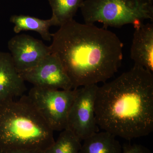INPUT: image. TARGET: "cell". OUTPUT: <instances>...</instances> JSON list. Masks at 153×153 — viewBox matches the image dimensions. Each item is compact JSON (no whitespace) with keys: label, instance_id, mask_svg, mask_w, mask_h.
I'll return each mask as SVG.
<instances>
[{"label":"cell","instance_id":"cell-11","mask_svg":"<svg viewBox=\"0 0 153 153\" xmlns=\"http://www.w3.org/2000/svg\"><path fill=\"white\" fill-rule=\"evenodd\" d=\"M79 153H122V146L116 137L108 132L96 133L83 140Z\"/></svg>","mask_w":153,"mask_h":153},{"label":"cell","instance_id":"cell-12","mask_svg":"<svg viewBox=\"0 0 153 153\" xmlns=\"http://www.w3.org/2000/svg\"><path fill=\"white\" fill-rule=\"evenodd\" d=\"M10 22L14 25V32L19 33L22 31H32L39 33L42 38L50 41L52 34L49 32L51 26H55V21L52 17L47 20H43L26 15H13L10 18Z\"/></svg>","mask_w":153,"mask_h":153},{"label":"cell","instance_id":"cell-10","mask_svg":"<svg viewBox=\"0 0 153 153\" xmlns=\"http://www.w3.org/2000/svg\"><path fill=\"white\" fill-rule=\"evenodd\" d=\"M131 48L134 65L153 71V25L144 23L135 27Z\"/></svg>","mask_w":153,"mask_h":153},{"label":"cell","instance_id":"cell-5","mask_svg":"<svg viewBox=\"0 0 153 153\" xmlns=\"http://www.w3.org/2000/svg\"><path fill=\"white\" fill-rule=\"evenodd\" d=\"M77 88L63 90L33 86L27 96L52 130L62 131L67 127Z\"/></svg>","mask_w":153,"mask_h":153},{"label":"cell","instance_id":"cell-1","mask_svg":"<svg viewBox=\"0 0 153 153\" xmlns=\"http://www.w3.org/2000/svg\"><path fill=\"white\" fill-rule=\"evenodd\" d=\"M52 38L51 53L60 59L73 89L106 82L121 64L123 44L106 28L73 19Z\"/></svg>","mask_w":153,"mask_h":153},{"label":"cell","instance_id":"cell-9","mask_svg":"<svg viewBox=\"0 0 153 153\" xmlns=\"http://www.w3.org/2000/svg\"><path fill=\"white\" fill-rule=\"evenodd\" d=\"M25 81L14 65L10 53L0 52V107L24 95Z\"/></svg>","mask_w":153,"mask_h":153},{"label":"cell","instance_id":"cell-4","mask_svg":"<svg viewBox=\"0 0 153 153\" xmlns=\"http://www.w3.org/2000/svg\"><path fill=\"white\" fill-rule=\"evenodd\" d=\"M85 24L101 23L103 27H134L153 20V2L148 0H85L80 8Z\"/></svg>","mask_w":153,"mask_h":153},{"label":"cell","instance_id":"cell-14","mask_svg":"<svg viewBox=\"0 0 153 153\" xmlns=\"http://www.w3.org/2000/svg\"><path fill=\"white\" fill-rule=\"evenodd\" d=\"M81 141L70 130L62 131L57 140L44 153H79Z\"/></svg>","mask_w":153,"mask_h":153},{"label":"cell","instance_id":"cell-15","mask_svg":"<svg viewBox=\"0 0 153 153\" xmlns=\"http://www.w3.org/2000/svg\"><path fill=\"white\" fill-rule=\"evenodd\" d=\"M122 153H152L148 148L140 144H125L122 146Z\"/></svg>","mask_w":153,"mask_h":153},{"label":"cell","instance_id":"cell-8","mask_svg":"<svg viewBox=\"0 0 153 153\" xmlns=\"http://www.w3.org/2000/svg\"><path fill=\"white\" fill-rule=\"evenodd\" d=\"M14 65L19 73L37 66L51 54L49 47L43 41L25 34L16 35L8 42Z\"/></svg>","mask_w":153,"mask_h":153},{"label":"cell","instance_id":"cell-3","mask_svg":"<svg viewBox=\"0 0 153 153\" xmlns=\"http://www.w3.org/2000/svg\"><path fill=\"white\" fill-rule=\"evenodd\" d=\"M53 132L27 95L0 107V149L44 152L55 142Z\"/></svg>","mask_w":153,"mask_h":153},{"label":"cell","instance_id":"cell-17","mask_svg":"<svg viewBox=\"0 0 153 153\" xmlns=\"http://www.w3.org/2000/svg\"><path fill=\"white\" fill-rule=\"evenodd\" d=\"M148 1H149L152 2H153V0H148Z\"/></svg>","mask_w":153,"mask_h":153},{"label":"cell","instance_id":"cell-2","mask_svg":"<svg viewBox=\"0 0 153 153\" xmlns=\"http://www.w3.org/2000/svg\"><path fill=\"white\" fill-rule=\"evenodd\" d=\"M97 123L116 137L131 140L153 131V75L134 65L128 71L98 86Z\"/></svg>","mask_w":153,"mask_h":153},{"label":"cell","instance_id":"cell-6","mask_svg":"<svg viewBox=\"0 0 153 153\" xmlns=\"http://www.w3.org/2000/svg\"><path fill=\"white\" fill-rule=\"evenodd\" d=\"M98 86L93 84L77 88L68 113L66 128L72 131L81 141L99 131L95 114Z\"/></svg>","mask_w":153,"mask_h":153},{"label":"cell","instance_id":"cell-13","mask_svg":"<svg viewBox=\"0 0 153 153\" xmlns=\"http://www.w3.org/2000/svg\"><path fill=\"white\" fill-rule=\"evenodd\" d=\"M85 0H48L55 26H62L73 20Z\"/></svg>","mask_w":153,"mask_h":153},{"label":"cell","instance_id":"cell-7","mask_svg":"<svg viewBox=\"0 0 153 153\" xmlns=\"http://www.w3.org/2000/svg\"><path fill=\"white\" fill-rule=\"evenodd\" d=\"M19 73L25 81L34 86L63 90L73 89L60 59L52 53L34 68Z\"/></svg>","mask_w":153,"mask_h":153},{"label":"cell","instance_id":"cell-16","mask_svg":"<svg viewBox=\"0 0 153 153\" xmlns=\"http://www.w3.org/2000/svg\"><path fill=\"white\" fill-rule=\"evenodd\" d=\"M44 151L37 149L25 148H8L0 149V153H44Z\"/></svg>","mask_w":153,"mask_h":153}]
</instances>
